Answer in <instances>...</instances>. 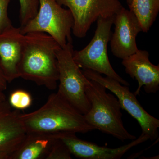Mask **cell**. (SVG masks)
Returning a JSON list of instances; mask_svg holds the SVG:
<instances>
[{
  "mask_svg": "<svg viewBox=\"0 0 159 159\" xmlns=\"http://www.w3.org/2000/svg\"><path fill=\"white\" fill-rule=\"evenodd\" d=\"M61 48L47 33L33 32L25 34L18 68L19 77L51 90H55L59 79L57 52Z\"/></svg>",
  "mask_w": 159,
  "mask_h": 159,
  "instance_id": "6da1fadb",
  "label": "cell"
},
{
  "mask_svg": "<svg viewBox=\"0 0 159 159\" xmlns=\"http://www.w3.org/2000/svg\"><path fill=\"white\" fill-rule=\"evenodd\" d=\"M20 117L27 133L84 134L97 129L57 92L50 95L40 108L29 113L21 114Z\"/></svg>",
  "mask_w": 159,
  "mask_h": 159,
  "instance_id": "7a4b0ae2",
  "label": "cell"
},
{
  "mask_svg": "<svg viewBox=\"0 0 159 159\" xmlns=\"http://www.w3.org/2000/svg\"><path fill=\"white\" fill-rule=\"evenodd\" d=\"M107 90L99 83L89 79L85 93L90 108L84 115L86 120L97 129L122 142L134 140L136 137L124 127L122 108L118 98L114 94L107 93Z\"/></svg>",
  "mask_w": 159,
  "mask_h": 159,
  "instance_id": "3957f363",
  "label": "cell"
},
{
  "mask_svg": "<svg viewBox=\"0 0 159 159\" xmlns=\"http://www.w3.org/2000/svg\"><path fill=\"white\" fill-rule=\"evenodd\" d=\"M115 15L107 18L99 17L93 37L85 48L74 51L73 58L80 68L90 70L116 80L122 85L129 84L120 77L113 68L107 53V45L111 36V28Z\"/></svg>",
  "mask_w": 159,
  "mask_h": 159,
  "instance_id": "277c9868",
  "label": "cell"
},
{
  "mask_svg": "<svg viewBox=\"0 0 159 159\" xmlns=\"http://www.w3.org/2000/svg\"><path fill=\"white\" fill-rule=\"evenodd\" d=\"M74 51L73 43L70 42L57 51L59 81L57 92L80 112L85 115L90 108L85 93L89 79L74 61Z\"/></svg>",
  "mask_w": 159,
  "mask_h": 159,
  "instance_id": "5b68a950",
  "label": "cell"
},
{
  "mask_svg": "<svg viewBox=\"0 0 159 159\" xmlns=\"http://www.w3.org/2000/svg\"><path fill=\"white\" fill-rule=\"evenodd\" d=\"M37 14L20 28L24 34L33 32L47 33L64 48L73 43L71 31L74 20L71 11L62 8L55 0H39Z\"/></svg>",
  "mask_w": 159,
  "mask_h": 159,
  "instance_id": "8992f818",
  "label": "cell"
},
{
  "mask_svg": "<svg viewBox=\"0 0 159 159\" xmlns=\"http://www.w3.org/2000/svg\"><path fill=\"white\" fill-rule=\"evenodd\" d=\"M82 72L88 79L99 83L117 97L121 108L137 120L142 133L148 136L149 140L154 141L158 139L159 119L144 109L128 86L122 85L111 77H102L101 74L92 70H84Z\"/></svg>",
  "mask_w": 159,
  "mask_h": 159,
  "instance_id": "52a82bcc",
  "label": "cell"
},
{
  "mask_svg": "<svg viewBox=\"0 0 159 159\" xmlns=\"http://www.w3.org/2000/svg\"><path fill=\"white\" fill-rule=\"evenodd\" d=\"M68 8L73 15L72 31L76 37H85L93 23L99 17L115 15L123 6L119 0H55Z\"/></svg>",
  "mask_w": 159,
  "mask_h": 159,
  "instance_id": "ba28073f",
  "label": "cell"
},
{
  "mask_svg": "<svg viewBox=\"0 0 159 159\" xmlns=\"http://www.w3.org/2000/svg\"><path fill=\"white\" fill-rule=\"evenodd\" d=\"M67 146L71 154L82 159H120L132 148L149 140L148 136L141 135L126 145L116 148L99 146L78 138L74 133L54 134Z\"/></svg>",
  "mask_w": 159,
  "mask_h": 159,
  "instance_id": "9c48e42d",
  "label": "cell"
},
{
  "mask_svg": "<svg viewBox=\"0 0 159 159\" xmlns=\"http://www.w3.org/2000/svg\"><path fill=\"white\" fill-rule=\"evenodd\" d=\"M115 30L110 39L111 51L114 56L123 59L138 51L136 38L142 31V27L134 14L124 7L115 15Z\"/></svg>",
  "mask_w": 159,
  "mask_h": 159,
  "instance_id": "30bf717a",
  "label": "cell"
},
{
  "mask_svg": "<svg viewBox=\"0 0 159 159\" xmlns=\"http://www.w3.org/2000/svg\"><path fill=\"white\" fill-rule=\"evenodd\" d=\"M20 115L6 99L0 100V159H11L25 137Z\"/></svg>",
  "mask_w": 159,
  "mask_h": 159,
  "instance_id": "8fae6325",
  "label": "cell"
},
{
  "mask_svg": "<svg viewBox=\"0 0 159 159\" xmlns=\"http://www.w3.org/2000/svg\"><path fill=\"white\" fill-rule=\"evenodd\" d=\"M148 51L138 50L134 54L122 59L125 72L138 82L134 94L140 95L143 86L147 94H155L159 90V65H155L149 59Z\"/></svg>",
  "mask_w": 159,
  "mask_h": 159,
  "instance_id": "7c38bea8",
  "label": "cell"
},
{
  "mask_svg": "<svg viewBox=\"0 0 159 159\" xmlns=\"http://www.w3.org/2000/svg\"><path fill=\"white\" fill-rule=\"evenodd\" d=\"M25 34L13 25L0 32V66L8 83L18 78Z\"/></svg>",
  "mask_w": 159,
  "mask_h": 159,
  "instance_id": "4fadbf2b",
  "label": "cell"
},
{
  "mask_svg": "<svg viewBox=\"0 0 159 159\" xmlns=\"http://www.w3.org/2000/svg\"><path fill=\"white\" fill-rule=\"evenodd\" d=\"M55 139L53 134L28 133L11 159H46Z\"/></svg>",
  "mask_w": 159,
  "mask_h": 159,
  "instance_id": "5bb4252c",
  "label": "cell"
},
{
  "mask_svg": "<svg viewBox=\"0 0 159 159\" xmlns=\"http://www.w3.org/2000/svg\"><path fill=\"white\" fill-rule=\"evenodd\" d=\"M129 7L139 20L142 32H148L158 14L159 0H133Z\"/></svg>",
  "mask_w": 159,
  "mask_h": 159,
  "instance_id": "9a60e30c",
  "label": "cell"
},
{
  "mask_svg": "<svg viewBox=\"0 0 159 159\" xmlns=\"http://www.w3.org/2000/svg\"><path fill=\"white\" fill-rule=\"evenodd\" d=\"M20 27L25 25L36 15L39 8V0H19Z\"/></svg>",
  "mask_w": 159,
  "mask_h": 159,
  "instance_id": "2e32d148",
  "label": "cell"
},
{
  "mask_svg": "<svg viewBox=\"0 0 159 159\" xmlns=\"http://www.w3.org/2000/svg\"><path fill=\"white\" fill-rule=\"evenodd\" d=\"M8 101L11 107L24 110L30 107L32 99L31 95L28 92L23 90H17L11 93Z\"/></svg>",
  "mask_w": 159,
  "mask_h": 159,
  "instance_id": "e0dca14e",
  "label": "cell"
},
{
  "mask_svg": "<svg viewBox=\"0 0 159 159\" xmlns=\"http://www.w3.org/2000/svg\"><path fill=\"white\" fill-rule=\"evenodd\" d=\"M54 137L55 140L52 144L46 159H72V154L67 146L60 139L55 136Z\"/></svg>",
  "mask_w": 159,
  "mask_h": 159,
  "instance_id": "ac0fdd59",
  "label": "cell"
},
{
  "mask_svg": "<svg viewBox=\"0 0 159 159\" xmlns=\"http://www.w3.org/2000/svg\"><path fill=\"white\" fill-rule=\"evenodd\" d=\"M11 0H0V32L12 25L8 15V7Z\"/></svg>",
  "mask_w": 159,
  "mask_h": 159,
  "instance_id": "d6986e66",
  "label": "cell"
},
{
  "mask_svg": "<svg viewBox=\"0 0 159 159\" xmlns=\"http://www.w3.org/2000/svg\"><path fill=\"white\" fill-rule=\"evenodd\" d=\"M7 82L0 66V91L4 92L7 88Z\"/></svg>",
  "mask_w": 159,
  "mask_h": 159,
  "instance_id": "ffe728a7",
  "label": "cell"
},
{
  "mask_svg": "<svg viewBox=\"0 0 159 159\" xmlns=\"http://www.w3.org/2000/svg\"><path fill=\"white\" fill-rule=\"evenodd\" d=\"M150 158H148V157H139V158L140 159H159V155L158 156H156L153 157H149Z\"/></svg>",
  "mask_w": 159,
  "mask_h": 159,
  "instance_id": "44dd1931",
  "label": "cell"
},
{
  "mask_svg": "<svg viewBox=\"0 0 159 159\" xmlns=\"http://www.w3.org/2000/svg\"><path fill=\"white\" fill-rule=\"evenodd\" d=\"M6 99V96L3 92L0 91V100Z\"/></svg>",
  "mask_w": 159,
  "mask_h": 159,
  "instance_id": "7402d4cb",
  "label": "cell"
},
{
  "mask_svg": "<svg viewBox=\"0 0 159 159\" xmlns=\"http://www.w3.org/2000/svg\"><path fill=\"white\" fill-rule=\"evenodd\" d=\"M125 1H126V3H127L129 7L131 5L132 3L133 0H125Z\"/></svg>",
  "mask_w": 159,
  "mask_h": 159,
  "instance_id": "603a6c76",
  "label": "cell"
}]
</instances>
